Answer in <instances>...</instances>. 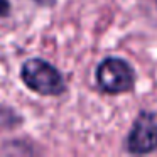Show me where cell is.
<instances>
[{"label": "cell", "instance_id": "4", "mask_svg": "<svg viewBox=\"0 0 157 157\" xmlns=\"http://www.w3.org/2000/svg\"><path fill=\"white\" fill-rule=\"evenodd\" d=\"M22 123H24V118L17 110L0 103V130H14Z\"/></svg>", "mask_w": 157, "mask_h": 157}, {"label": "cell", "instance_id": "5", "mask_svg": "<svg viewBox=\"0 0 157 157\" xmlns=\"http://www.w3.org/2000/svg\"><path fill=\"white\" fill-rule=\"evenodd\" d=\"M12 14V2L10 0H0V19H7Z\"/></svg>", "mask_w": 157, "mask_h": 157}, {"label": "cell", "instance_id": "3", "mask_svg": "<svg viewBox=\"0 0 157 157\" xmlns=\"http://www.w3.org/2000/svg\"><path fill=\"white\" fill-rule=\"evenodd\" d=\"M125 147L130 154H150L157 150V112L142 110L133 120L125 140Z\"/></svg>", "mask_w": 157, "mask_h": 157}, {"label": "cell", "instance_id": "6", "mask_svg": "<svg viewBox=\"0 0 157 157\" xmlns=\"http://www.w3.org/2000/svg\"><path fill=\"white\" fill-rule=\"evenodd\" d=\"M37 7H44V9H52L56 4H58V0H32Z\"/></svg>", "mask_w": 157, "mask_h": 157}, {"label": "cell", "instance_id": "1", "mask_svg": "<svg viewBox=\"0 0 157 157\" xmlns=\"http://www.w3.org/2000/svg\"><path fill=\"white\" fill-rule=\"evenodd\" d=\"M22 83L41 96H61L68 90L64 75L52 63L42 58H29L19 71Z\"/></svg>", "mask_w": 157, "mask_h": 157}, {"label": "cell", "instance_id": "2", "mask_svg": "<svg viewBox=\"0 0 157 157\" xmlns=\"http://www.w3.org/2000/svg\"><path fill=\"white\" fill-rule=\"evenodd\" d=\"M95 79L103 93L122 95L133 90L137 75L128 61L117 56H108L98 63L95 69Z\"/></svg>", "mask_w": 157, "mask_h": 157}]
</instances>
